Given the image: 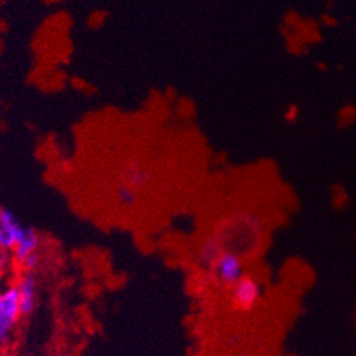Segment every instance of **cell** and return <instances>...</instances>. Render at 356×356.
I'll use <instances>...</instances> for the list:
<instances>
[{
  "instance_id": "obj_2",
  "label": "cell",
  "mask_w": 356,
  "mask_h": 356,
  "mask_svg": "<svg viewBox=\"0 0 356 356\" xmlns=\"http://www.w3.org/2000/svg\"><path fill=\"white\" fill-rule=\"evenodd\" d=\"M260 296L261 289L259 281L253 275L243 274L232 290L230 307L234 312L248 314L257 305Z\"/></svg>"
},
{
  "instance_id": "obj_5",
  "label": "cell",
  "mask_w": 356,
  "mask_h": 356,
  "mask_svg": "<svg viewBox=\"0 0 356 356\" xmlns=\"http://www.w3.org/2000/svg\"><path fill=\"white\" fill-rule=\"evenodd\" d=\"M16 290L19 294L22 315L27 316L33 314L35 302H38V278H35V274L23 271L16 284Z\"/></svg>"
},
{
  "instance_id": "obj_9",
  "label": "cell",
  "mask_w": 356,
  "mask_h": 356,
  "mask_svg": "<svg viewBox=\"0 0 356 356\" xmlns=\"http://www.w3.org/2000/svg\"><path fill=\"white\" fill-rule=\"evenodd\" d=\"M20 264V267L23 268V271H26V273H34L35 270H38L39 267H40V264H42V256H40V253L39 252H35V253H31V254H29L22 263H19Z\"/></svg>"
},
{
  "instance_id": "obj_3",
  "label": "cell",
  "mask_w": 356,
  "mask_h": 356,
  "mask_svg": "<svg viewBox=\"0 0 356 356\" xmlns=\"http://www.w3.org/2000/svg\"><path fill=\"white\" fill-rule=\"evenodd\" d=\"M219 281L227 290H233L236 282L243 277L241 259L233 252H220L216 259L210 263Z\"/></svg>"
},
{
  "instance_id": "obj_6",
  "label": "cell",
  "mask_w": 356,
  "mask_h": 356,
  "mask_svg": "<svg viewBox=\"0 0 356 356\" xmlns=\"http://www.w3.org/2000/svg\"><path fill=\"white\" fill-rule=\"evenodd\" d=\"M151 179H152L151 169L138 159L128 162L122 170V182L129 185L135 191H140V189L147 188L149 185Z\"/></svg>"
},
{
  "instance_id": "obj_7",
  "label": "cell",
  "mask_w": 356,
  "mask_h": 356,
  "mask_svg": "<svg viewBox=\"0 0 356 356\" xmlns=\"http://www.w3.org/2000/svg\"><path fill=\"white\" fill-rule=\"evenodd\" d=\"M40 236L33 227H23V232L13 248V259L19 264L22 263L29 254L39 252L40 248Z\"/></svg>"
},
{
  "instance_id": "obj_10",
  "label": "cell",
  "mask_w": 356,
  "mask_h": 356,
  "mask_svg": "<svg viewBox=\"0 0 356 356\" xmlns=\"http://www.w3.org/2000/svg\"><path fill=\"white\" fill-rule=\"evenodd\" d=\"M13 260L15 259H13L12 252H8V250H3V248H0V274L10 268Z\"/></svg>"
},
{
  "instance_id": "obj_8",
  "label": "cell",
  "mask_w": 356,
  "mask_h": 356,
  "mask_svg": "<svg viewBox=\"0 0 356 356\" xmlns=\"http://www.w3.org/2000/svg\"><path fill=\"white\" fill-rule=\"evenodd\" d=\"M117 197L125 207H134L138 200V191L131 188L129 185L121 182L117 189Z\"/></svg>"
},
{
  "instance_id": "obj_4",
  "label": "cell",
  "mask_w": 356,
  "mask_h": 356,
  "mask_svg": "<svg viewBox=\"0 0 356 356\" xmlns=\"http://www.w3.org/2000/svg\"><path fill=\"white\" fill-rule=\"evenodd\" d=\"M23 227L24 226L20 225L13 211L6 207H0V248L12 252L23 232Z\"/></svg>"
},
{
  "instance_id": "obj_1",
  "label": "cell",
  "mask_w": 356,
  "mask_h": 356,
  "mask_svg": "<svg viewBox=\"0 0 356 356\" xmlns=\"http://www.w3.org/2000/svg\"><path fill=\"white\" fill-rule=\"evenodd\" d=\"M22 316L16 286H9L0 291V346H5L12 341Z\"/></svg>"
}]
</instances>
